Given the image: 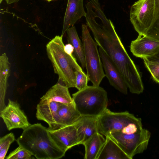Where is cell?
<instances>
[{"mask_svg":"<svg viewBox=\"0 0 159 159\" xmlns=\"http://www.w3.org/2000/svg\"><path fill=\"white\" fill-rule=\"evenodd\" d=\"M87 26L91 31L95 41L117 66L130 91L139 94L144 87L139 72L127 52L111 20L108 19L99 3L87 8Z\"/></svg>","mask_w":159,"mask_h":159,"instance_id":"6da1fadb","label":"cell"},{"mask_svg":"<svg viewBox=\"0 0 159 159\" xmlns=\"http://www.w3.org/2000/svg\"><path fill=\"white\" fill-rule=\"evenodd\" d=\"M16 141L37 159H58L66 152L52 139L48 128L40 123L31 125L24 129Z\"/></svg>","mask_w":159,"mask_h":159,"instance_id":"7a4b0ae2","label":"cell"},{"mask_svg":"<svg viewBox=\"0 0 159 159\" xmlns=\"http://www.w3.org/2000/svg\"><path fill=\"white\" fill-rule=\"evenodd\" d=\"M64 46L62 37L57 35L46 45L47 55L54 72L58 75L57 83L68 88L75 87V72L83 70L75 57L66 52Z\"/></svg>","mask_w":159,"mask_h":159,"instance_id":"3957f363","label":"cell"},{"mask_svg":"<svg viewBox=\"0 0 159 159\" xmlns=\"http://www.w3.org/2000/svg\"><path fill=\"white\" fill-rule=\"evenodd\" d=\"M72 96L76 108L81 116L98 117L107 108V92L99 86H88Z\"/></svg>","mask_w":159,"mask_h":159,"instance_id":"277c9868","label":"cell"},{"mask_svg":"<svg viewBox=\"0 0 159 159\" xmlns=\"http://www.w3.org/2000/svg\"><path fill=\"white\" fill-rule=\"evenodd\" d=\"M81 37L87 75L93 85L99 86L106 75L98 45L91 37L87 26L84 24L82 26Z\"/></svg>","mask_w":159,"mask_h":159,"instance_id":"5b68a950","label":"cell"},{"mask_svg":"<svg viewBox=\"0 0 159 159\" xmlns=\"http://www.w3.org/2000/svg\"><path fill=\"white\" fill-rule=\"evenodd\" d=\"M108 136L116 142L129 159H132L135 155L142 153L147 149L151 133L143 128L135 133L125 134L116 132L111 133Z\"/></svg>","mask_w":159,"mask_h":159,"instance_id":"8992f818","label":"cell"},{"mask_svg":"<svg viewBox=\"0 0 159 159\" xmlns=\"http://www.w3.org/2000/svg\"><path fill=\"white\" fill-rule=\"evenodd\" d=\"M155 0H138L131 6L130 21L139 34L144 35L153 19Z\"/></svg>","mask_w":159,"mask_h":159,"instance_id":"52a82bcc","label":"cell"},{"mask_svg":"<svg viewBox=\"0 0 159 159\" xmlns=\"http://www.w3.org/2000/svg\"><path fill=\"white\" fill-rule=\"evenodd\" d=\"M138 118L127 111L114 112L107 108L98 117V131L106 137L111 133L121 131Z\"/></svg>","mask_w":159,"mask_h":159,"instance_id":"ba28073f","label":"cell"},{"mask_svg":"<svg viewBox=\"0 0 159 159\" xmlns=\"http://www.w3.org/2000/svg\"><path fill=\"white\" fill-rule=\"evenodd\" d=\"M0 116L8 130L17 128L24 130L31 125L19 103L9 99L7 105L0 112Z\"/></svg>","mask_w":159,"mask_h":159,"instance_id":"9c48e42d","label":"cell"},{"mask_svg":"<svg viewBox=\"0 0 159 159\" xmlns=\"http://www.w3.org/2000/svg\"><path fill=\"white\" fill-rule=\"evenodd\" d=\"M99 51L106 76L110 84L120 92L127 94L128 87L119 70L110 57L100 47Z\"/></svg>","mask_w":159,"mask_h":159,"instance_id":"30bf717a","label":"cell"},{"mask_svg":"<svg viewBox=\"0 0 159 159\" xmlns=\"http://www.w3.org/2000/svg\"><path fill=\"white\" fill-rule=\"evenodd\" d=\"M49 131L57 145L66 152L72 147L79 144L77 130L75 124L57 130Z\"/></svg>","mask_w":159,"mask_h":159,"instance_id":"8fae6325","label":"cell"},{"mask_svg":"<svg viewBox=\"0 0 159 159\" xmlns=\"http://www.w3.org/2000/svg\"><path fill=\"white\" fill-rule=\"evenodd\" d=\"M81 116L73 101L68 104H61L57 111L54 124L48 129L54 130L74 124Z\"/></svg>","mask_w":159,"mask_h":159,"instance_id":"7c38bea8","label":"cell"},{"mask_svg":"<svg viewBox=\"0 0 159 159\" xmlns=\"http://www.w3.org/2000/svg\"><path fill=\"white\" fill-rule=\"evenodd\" d=\"M130 50L135 57L143 59L152 56L159 50V41L145 35L139 34L137 38L132 41Z\"/></svg>","mask_w":159,"mask_h":159,"instance_id":"4fadbf2b","label":"cell"},{"mask_svg":"<svg viewBox=\"0 0 159 159\" xmlns=\"http://www.w3.org/2000/svg\"><path fill=\"white\" fill-rule=\"evenodd\" d=\"M86 14L83 0H68L61 36L63 37L68 28L73 26L82 17H85Z\"/></svg>","mask_w":159,"mask_h":159,"instance_id":"5bb4252c","label":"cell"},{"mask_svg":"<svg viewBox=\"0 0 159 159\" xmlns=\"http://www.w3.org/2000/svg\"><path fill=\"white\" fill-rule=\"evenodd\" d=\"M99 116H81L75 124L77 130L79 144L83 145L94 134L99 132Z\"/></svg>","mask_w":159,"mask_h":159,"instance_id":"9a60e30c","label":"cell"},{"mask_svg":"<svg viewBox=\"0 0 159 159\" xmlns=\"http://www.w3.org/2000/svg\"><path fill=\"white\" fill-rule=\"evenodd\" d=\"M61 103L47 101H40L36 107V117L40 120L46 122L49 127L54 124L57 111Z\"/></svg>","mask_w":159,"mask_h":159,"instance_id":"2e32d148","label":"cell"},{"mask_svg":"<svg viewBox=\"0 0 159 159\" xmlns=\"http://www.w3.org/2000/svg\"><path fill=\"white\" fill-rule=\"evenodd\" d=\"M68 88L57 83L51 87L40 98L42 101L54 102L68 104L73 102Z\"/></svg>","mask_w":159,"mask_h":159,"instance_id":"e0dca14e","label":"cell"},{"mask_svg":"<svg viewBox=\"0 0 159 159\" xmlns=\"http://www.w3.org/2000/svg\"><path fill=\"white\" fill-rule=\"evenodd\" d=\"M97 159H129L116 142L110 137H106L105 141Z\"/></svg>","mask_w":159,"mask_h":159,"instance_id":"ac0fdd59","label":"cell"},{"mask_svg":"<svg viewBox=\"0 0 159 159\" xmlns=\"http://www.w3.org/2000/svg\"><path fill=\"white\" fill-rule=\"evenodd\" d=\"M10 72L8 58L6 53H4L0 57V112L6 106L4 101Z\"/></svg>","mask_w":159,"mask_h":159,"instance_id":"d6986e66","label":"cell"},{"mask_svg":"<svg viewBox=\"0 0 159 159\" xmlns=\"http://www.w3.org/2000/svg\"><path fill=\"white\" fill-rule=\"evenodd\" d=\"M105 141L103 135L97 132L84 144L85 149L84 159H97Z\"/></svg>","mask_w":159,"mask_h":159,"instance_id":"ffe728a7","label":"cell"},{"mask_svg":"<svg viewBox=\"0 0 159 159\" xmlns=\"http://www.w3.org/2000/svg\"><path fill=\"white\" fill-rule=\"evenodd\" d=\"M66 32L68 43L73 46L74 56L84 69L85 68V63L83 44L79 37L76 28L74 25L68 28Z\"/></svg>","mask_w":159,"mask_h":159,"instance_id":"44dd1931","label":"cell"},{"mask_svg":"<svg viewBox=\"0 0 159 159\" xmlns=\"http://www.w3.org/2000/svg\"><path fill=\"white\" fill-rule=\"evenodd\" d=\"M159 41V0H155V9L152 22L144 35Z\"/></svg>","mask_w":159,"mask_h":159,"instance_id":"7402d4cb","label":"cell"},{"mask_svg":"<svg viewBox=\"0 0 159 159\" xmlns=\"http://www.w3.org/2000/svg\"><path fill=\"white\" fill-rule=\"evenodd\" d=\"M32 154L24 148L19 147L11 152L5 158L6 159H30Z\"/></svg>","mask_w":159,"mask_h":159,"instance_id":"603a6c76","label":"cell"},{"mask_svg":"<svg viewBox=\"0 0 159 159\" xmlns=\"http://www.w3.org/2000/svg\"><path fill=\"white\" fill-rule=\"evenodd\" d=\"M76 88L78 90H81L88 85V82L89 81L87 74L83 70H77L75 72Z\"/></svg>","mask_w":159,"mask_h":159,"instance_id":"cb8c5ba5","label":"cell"},{"mask_svg":"<svg viewBox=\"0 0 159 159\" xmlns=\"http://www.w3.org/2000/svg\"><path fill=\"white\" fill-rule=\"evenodd\" d=\"M144 65L153 80L159 84V62H154L143 59Z\"/></svg>","mask_w":159,"mask_h":159,"instance_id":"d4e9b609","label":"cell"},{"mask_svg":"<svg viewBox=\"0 0 159 159\" xmlns=\"http://www.w3.org/2000/svg\"><path fill=\"white\" fill-rule=\"evenodd\" d=\"M15 140V137L12 133H9L0 138V150L7 147Z\"/></svg>","mask_w":159,"mask_h":159,"instance_id":"484cf974","label":"cell"},{"mask_svg":"<svg viewBox=\"0 0 159 159\" xmlns=\"http://www.w3.org/2000/svg\"><path fill=\"white\" fill-rule=\"evenodd\" d=\"M148 61L154 62H159V50L155 55L146 58H143Z\"/></svg>","mask_w":159,"mask_h":159,"instance_id":"4316f807","label":"cell"},{"mask_svg":"<svg viewBox=\"0 0 159 159\" xmlns=\"http://www.w3.org/2000/svg\"><path fill=\"white\" fill-rule=\"evenodd\" d=\"M64 50L68 54L70 55H72V53L74 51V48L71 44L68 43L65 45Z\"/></svg>","mask_w":159,"mask_h":159,"instance_id":"83f0119b","label":"cell"},{"mask_svg":"<svg viewBox=\"0 0 159 159\" xmlns=\"http://www.w3.org/2000/svg\"><path fill=\"white\" fill-rule=\"evenodd\" d=\"M10 147H5L0 150V159H4Z\"/></svg>","mask_w":159,"mask_h":159,"instance_id":"f1b7e54d","label":"cell"},{"mask_svg":"<svg viewBox=\"0 0 159 159\" xmlns=\"http://www.w3.org/2000/svg\"><path fill=\"white\" fill-rule=\"evenodd\" d=\"M7 4H10L18 2L20 0H5Z\"/></svg>","mask_w":159,"mask_h":159,"instance_id":"f546056e","label":"cell"},{"mask_svg":"<svg viewBox=\"0 0 159 159\" xmlns=\"http://www.w3.org/2000/svg\"><path fill=\"white\" fill-rule=\"evenodd\" d=\"M47 0V1H48V2H49L51 1H53V0Z\"/></svg>","mask_w":159,"mask_h":159,"instance_id":"4dcf8cb0","label":"cell"},{"mask_svg":"<svg viewBox=\"0 0 159 159\" xmlns=\"http://www.w3.org/2000/svg\"><path fill=\"white\" fill-rule=\"evenodd\" d=\"M3 1V0H0V3H2V1Z\"/></svg>","mask_w":159,"mask_h":159,"instance_id":"1f68e13d","label":"cell"}]
</instances>
